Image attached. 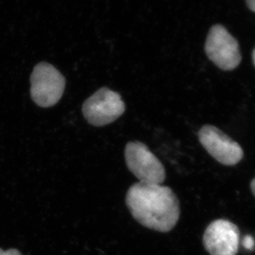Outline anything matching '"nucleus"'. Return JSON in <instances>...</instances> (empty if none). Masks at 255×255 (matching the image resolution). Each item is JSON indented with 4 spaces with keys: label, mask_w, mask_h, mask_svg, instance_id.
I'll use <instances>...</instances> for the list:
<instances>
[{
    "label": "nucleus",
    "mask_w": 255,
    "mask_h": 255,
    "mask_svg": "<svg viewBox=\"0 0 255 255\" xmlns=\"http://www.w3.org/2000/svg\"><path fill=\"white\" fill-rule=\"evenodd\" d=\"M199 141L217 162L226 166H235L244 157L241 145L218 128L206 125L198 132Z\"/></svg>",
    "instance_id": "423d86ee"
},
{
    "label": "nucleus",
    "mask_w": 255,
    "mask_h": 255,
    "mask_svg": "<svg viewBox=\"0 0 255 255\" xmlns=\"http://www.w3.org/2000/svg\"><path fill=\"white\" fill-rule=\"evenodd\" d=\"M247 4L249 7L255 12V0H247Z\"/></svg>",
    "instance_id": "9d476101"
},
{
    "label": "nucleus",
    "mask_w": 255,
    "mask_h": 255,
    "mask_svg": "<svg viewBox=\"0 0 255 255\" xmlns=\"http://www.w3.org/2000/svg\"><path fill=\"white\" fill-rule=\"evenodd\" d=\"M126 111L121 95L103 87L89 97L82 106L86 121L96 127L107 126L118 120Z\"/></svg>",
    "instance_id": "7ed1b4c3"
},
{
    "label": "nucleus",
    "mask_w": 255,
    "mask_h": 255,
    "mask_svg": "<svg viewBox=\"0 0 255 255\" xmlns=\"http://www.w3.org/2000/svg\"><path fill=\"white\" fill-rule=\"evenodd\" d=\"M205 50L209 59L224 71H232L241 63L238 42L221 25L211 27L206 38Z\"/></svg>",
    "instance_id": "39448f33"
},
{
    "label": "nucleus",
    "mask_w": 255,
    "mask_h": 255,
    "mask_svg": "<svg viewBox=\"0 0 255 255\" xmlns=\"http://www.w3.org/2000/svg\"><path fill=\"white\" fill-rule=\"evenodd\" d=\"M238 226L228 220L211 222L205 231L203 244L211 255H236L240 246Z\"/></svg>",
    "instance_id": "0eeeda50"
},
{
    "label": "nucleus",
    "mask_w": 255,
    "mask_h": 255,
    "mask_svg": "<svg viewBox=\"0 0 255 255\" xmlns=\"http://www.w3.org/2000/svg\"><path fill=\"white\" fill-rule=\"evenodd\" d=\"M30 82L32 101L42 108L57 105L66 87V79L62 74L47 62H41L35 66Z\"/></svg>",
    "instance_id": "f03ea898"
},
{
    "label": "nucleus",
    "mask_w": 255,
    "mask_h": 255,
    "mask_svg": "<svg viewBox=\"0 0 255 255\" xmlns=\"http://www.w3.org/2000/svg\"><path fill=\"white\" fill-rule=\"evenodd\" d=\"M251 191H252V192H253L254 196H255V179H253L252 182H251Z\"/></svg>",
    "instance_id": "9b49d317"
},
{
    "label": "nucleus",
    "mask_w": 255,
    "mask_h": 255,
    "mask_svg": "<svg viewBox=\"0 0 255 255\" xmlns=\"http://www.w3.org/2000/svg\"><path fill=\"white\" fill-rule=\"evenodd\" d=\"M253 60H254V63H255V51H254V53H253Z\"/></svg>",
    "instance_id": "f8f14e48"
},
{
    "label": "nucleus",
    "mask_w": 255,
    "mask_h": 255,
    "mask_svg": "<svg viewBox=\"0 0 255 255\" xmlns=\"http://www.w3.org/2000/svg\"><path fill=\"white\" fill-rule=\"evenodd\" d=\"M126 165L140 182L162 184L166 178L164 166L141 142H128L125 150Z\"/></svg>",
    "instance_id": "20e7f679"
},
{
    "label": "nucleus",
    "mask_w": 255,
    "mask_h": 255,
    "mask_svg": "<svg viewBox=\"0 0 255 255\" xmlns=\"http://www.w3.org/2000/svg\"><path fill=\"white\" fill-rule=\"evenodd\" d=\"M255 245V240L252 236H247L244 238L243 246L247 250H253Z\"/></svg>",
    "instance_id": "6e6552de"
},
{
    "label": "nucleus",
    "mask_w": 255,
    "mask_h": 255,
    "mask_svg": "<svg viewBox=\"0 0 255 255\" xmlns=\"http://www.w3.org/2000/svg\"><path fill=\"white\" fill-rule=\"evenodd\" d=\"M0 255H22L19 251L16 250V249H10L7 251H2L0 249Z\"/></svg>",
    "instance_id": "1a4fd4ad"
},
{
    "label": "nucleus",
    "mask_w": 255,
    "mask_h": 255,
    "mask_svg": "<svg viewBox=\"0 0 255 255\" xmlns=\"http://www.w3.org/2000/svg\"><path fill=\"white\" fill-rule=\"evenodd\" d=\"M126 205L132 217L146 228L169 232L180 218V203L170 187L137 182L128 190Z\"/></svg>",
    "instance_id": "f257e3e1"
}]
</instances>
